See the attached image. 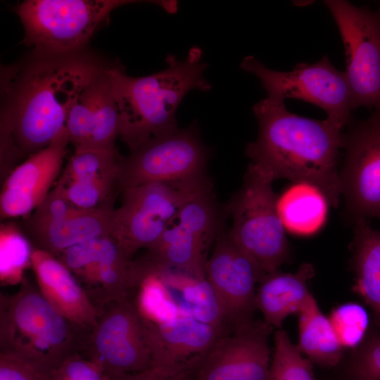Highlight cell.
<instances>
[{
    "instance_id": "7c38bea8",
    "label": "cell",
    "mask_w": 380,
    "mask_h": 380,
    "mask_svg": "<svg viewBox=\"0 0 380 380\" xmlns=\"http://www.w3.org/2000/svg\"><path fill=\"white\" fill-rule=\"evenodd\" d=\"M341 36L353 110L380 111V13L344 0H326Z\"/></svg>"
},
{
    "instance_id": "5b68a950",
    "label": "cell",
    "mask_w": 380,
    "mask_h": 380,
    "mask_svg": "<svg viewBox=\"0 0 380 380\" xmlns=\"http://www.w3.org/2000/svg\"><path fill=\"white\" fill-rule=\"evenodd\" d=\"M205 175L128 189L111 213L110 236L128 258L147 248L176 220L183 205L210 185Z\"/></svg>"
},
{
    "instance_id": "3957f363",
    "label": "cell",
    "mask_w": 380,
    "mask_h": 380,
    "mask_svg": "<svg viewBox=\"0 0 380 380\" xmlns=\"http://www.w3.org/2000/svg\"><path fill=\"white\" fill-rule=\"evenodd\" d=\"M201 58V49L194 46L183 60L169 54L167 68L147 76L132 77L120 67L107 68L120 116L119 137L130 151L178 127L176 111L188 92L211 89Z\"/></svg>"
},
{
    "instance_id": "f1b7e54d",
    "label": "cell",
    "mask_w": 380,
    "mask_h": 380,
    "mask_svg": "<svg viewBox=\"0 0 380 380\" xmlns=\"http://www.w3.org/2000/svg\"><path fill=\"white\" fill-rule=\"evenodd\" d=\"M274 343L269 380H317L312 362L302 356L284 329L276 331Z\"/></svg>"
},
{
    "instance_id": "83f0119b",
    "label": "cell",
    "mask_w": 380,
    "mask_h": 380,
    "mask_svg": "<svg viewBox=\"0 0 380 380\" xmlns=\"http://www.w3.org/2000/svg\"><path fill=\"white\" fill-rule=\"evenodd\" d=\"M136 288H138V293L134 303L145 322L160 323L181 315L159 275H146Z\"/></svg>"
},
{
    "instance_id": "d6a6232c",
    "label": "cell",
    "mask_w": 380,
    "mask_h": 380,
    "mask_svg": "<svg viewBox=\"0 0 380 380\" xmlns=\"http://www.w3.org/2000/svg\"><path fill=\"white\" fill-rule=\"evenodd\" d=\"M45 380H108V378L99 366L77 353L49 372Z\"/></svg>"
},
{
    "instance_id": "52a82bcc",
    "label": "cell",
    "mask_w": 380,
    "mask_h": 380,
    "mask_svg": "<svg viewBox=\"0 0 380 380\" xmlns=\"http://www.w3.org/2000/svg\"><path fill=\"white\" fill-rule=\"evenodd\" d=\"M127 0H27L15 8L25 30L23 42L35 53L80 51L99 25Z\"/></svg>"
},
{
    "instance_id": "603a6c76",
    "label": "cell",
    "mask_w": 380,
    "mask_h": 380,
    "mask_svg": "<svg viewBox=\"0 0 380 380\" xmlns=\"http://www.w3.org/2000/svg\"><path fill=\"white\" fill-rule=\"evenodd\" d=\"M160 276L181 314L217 328L224 333L232 329L224 317L215 292L206 277L177 271L154 273Z\"/></svg>"
},
{
    "instance_id": "ba28073f",
    "label": "cell",
    "mask_w": 380,
    "mask_h": 380,
    "mask_svg": "<svg viewBox=\"0 0 380 380\" xmlns=\"http://www.w3.org/2000/svg\"><path fill=\"white\" fill-rule=\"evenodd\" d=\"M80 353L99 366L108 378L153 367L148 329L129 296L110 300L96 308V323Z\"/></svg>"
},
{
    "instance_id": "f546056e",
    "label": "cell",
    "mask_w": 380,
    "mask_h": 380,
    "mask_svg": "<svg viewBox=\"0 0 380 380\" xmlns=\"http://www.w3.org/2000/svg\"><path fill=\"white\" fill-rule=\"evenodd\" d=\"M25 234L15 225L1 223L0 228V275L1 281L16 282L31 264L33 249Z\"/></svg>"
},
{
    "instance_id": "9a60e30c",
    "label": "cell",
    "mask_w": 380,
    "mask_h": 380,
    "mask_svg": "<svg viewBox=\"0 0 380 380\" xmlns=\"http://www.w3.org/2000/svg\"><path fill=\"white\" fill-rule=\"evenodd\" d=\"M343 139L341 195L355 221L380 219V111L353 126Z\"/></svg>"
},
{
    "instance_id": "2e32d148",
    "label": "cell",
    "mask_w": 380,
    "mask_h": 380,
    "mask_svg": "<svg viewBox=\"0 0 380 380\" xmlns=\"http://www.w3.org/2000/svg\"><path fill=\"white\" fill-rule=\"evenodd\" d=\"M205 273L232 329L253 320L257 309L255 285L264 275L229 233L217 236L212 255L205 262Z\"/></svg>"
},
{
    "instance_id": "6da1fadb",
    "label": "cell",
    "mask_w": 380,
    "mask_h": 380,
    "mask_svg": "<svg viewBox=\"0 0 380 380\" xmlns=\"http://www.w3.org/2000/svg\"><path fill=\"white\" fill-rule=\"evenodd\" d=\"M103 66L80 51L35 53L20 66L4 70L1 115V175L18 159L47 146L65 129L77 99Z\"/></svg>"
},
{
    "instance_id": "277c9868",
    "label": "cell",
    "mask_w": 380,
    "mask_h": 380,
    "mask_svg": "<svg viewBox=\"0 0 380 380\" xmlns=\"http://www.w3.org/2000/svg\"><path fill=\"white\" fill-rule=\"evenodd\" d=\"M1 305V354L23 360L46 376L82 350L90 330L65 317L28 284Z\"/></svg>"
},
{
    "instance_id": "ffe728a7",
    "label": "cell",
    "mask_w": 380,
    "mask_h": 380,
    "mask_svg": "<svg viewBox=\"0 0 380 380\" xmlns=\"http://www.w3.org/2000/svg\"><path fill=\"white\" fill-rule=\"evenodd\" d=\"M42 293L65 317L88 329L96 308L72 272L54 255L34 248L31 258Z\"/></svg>"
},
{
    "instance_id": "44dd1931",
    "label": "cell",
    "mask_w": 380,
    "mask_h": 380,
    "mask_svg": "<svg viewBox=\"0 0 380 380\" xmlns=\"http://www.w3.org/2000/svg\"><path fill=\"white\" fill-rule=\"evenodd\" d=\"M315 275L312 264H302L295 273L278 270L265 274L256 290V308L270 326L281 329L289 315L299 314L314 298L308 283Z\"/></svg>"
},
{
    "instance_id": "7a4b0ae2",
    "label": "cell",
    "mask_w": 380,
    "mask_h": 380,
    "mask_svg": "<svg viewBox=\"0 0 380 380\" xmlns=\"http://www.w3.org/2000/svg\"><path fill=\"white\" fill-rule=\"evenodd\" d=\"M258 134L246 154L261 175L273 182L289 179L318 189L329 205L341 196L337 166L343 148L341 129L329 121L289 112L284 102L266 97L253 107Z\"/></svg>"
},
{
    "instance_id": "9c48e42d",
    "label": "cell",
    "mask_w": 380,
    "mask_h": 380,
    "mask_svg": "<svg viewBox=\"0 0 380 380\" xmlns=\"http://www.w3.org/2000/svg\"><path fill=\"white\" fill-rule=\"evenodd\" d=\"M217 214L208 186L189 199L176 220L140 260L151 273L177 271L205 277L206 253L217 236Z\"/></svg>"
},
{
    "instance_id": "cb8c5ba5",
    "label": "cell",
    "mask_w": 380,
    "mask_h": 380,
    "mask_svg": "<svg viewBox=\"0 0 380 380\" xmlns=\"http://www.w3.org/2000/svg\"><path fill=\"white\" fill-rule=\"evenodd\" d=\"M298 343L296 348L321 367H335L341 361L344 348L333 326L313 298L298 314Z\"/></svg>"
},
{
    "instance_id": "4316f807",
    "label": "cell",
    "mask_w": 380,
    "mask_h": 380,
    "mask_svg": "<svg viewBox=\"0 0 380 380\" xmlns=\"http://www.w3.org/2000/svg\"><path fill=\"white\" fill-rule=\"evenodd\" d=\"M117 172L85 181L58 184L75 207L84 210L113 209L119 194L116 188Z\"/></svg>"
},
{
    "instance_id": "1f68e13d",
    "label": "cell",
    "mask_w": 380,
    "mask_h": 380,
    "mask_svg": "<svg viewBox=\"0 0 380 380\" xmlns=\"http://www.w3.org/2000/svg\"><path fill=\"white\" fill-rule=\"evenodd\" d=\"M348 376L349 380H380V331L370 330L355 350Z\"/></svg>"
},
{
    "instance_id": "e575fe53",
    "label": "cell",
    "mask_w": 380,
    "mask_h": 380,
    "mask_svg": "<svg viewBox=\"0 0 380 380\" xmlns=\"http://www.w3.org/2000/svg\"><path fill=\"white\" fill-rule=\"evenodd\" d=\"M186 369L156 367L135 374H122L108 380H184Z\"/></svg>"
},
{
    "instance_id": "d4e9b609",
    "label": "cell",
    "mask_w": 380,
    "mask_h": 380,
    "mask_svg": "<svg viewBox=\"0 0 380 380\" xmlns=\"http://www.w3.org/2000/svg\"><path fill=\"white\" fill-rule=\"evenodd\" d=\"M327 200L316 187L296 183L277 199V210L285 229L299 235L316 232L324 223Z\"/></svg>"
},
{
    "instance_id": "30bf717a",
    "label": "cell",
    "mask_w": 380,
    "mask_h": 380,
    "mask_svg": "<svg viewBox=\"0 0 380 380\" xmlns=\"http://www.w3.org/2000/svg\"><path fill=\"white\" fill-rule=\"evenodd\" d=\"M208 156L196 122L152 137L122 156L116 176L118 192L205 175Z\"/></svg>"
},
{
    "instance_id": "7402d4cb",
    "label": "cell",
    "mask_w": 380,
    "mask_h": 380,
    "mask_svg": "<svg viewBox=\"0 0 380 380\" xmlns=\"http://www.w3.org/2000/svg\"><path fill=\"white\" fill-rule=\"evenodd\" d=\"M351 246L353 291L369 308L374 322L380 329V231L372 229L367 219L355 220Z\"/></svg>"
},
{
    "instance_id": "8fae6325",
    "label": "cell",
    "mask_w": 380,
    "mask_h": 380,
    "mask_svg": "<svg viewBox=\"0 0 380 380\" xmlns=\"http://www.w3.org/2000/svg\"><path fill=\"white\" fill-rule=\"evenodd\" d=\"M240 66L260 80L267 97L311 103L324 110L327 119L341 129L350 121L353 107L349 84L345 72L336 69L327 55L312 64L298 63L289 72L271 70L253 56L243 58Z\"/></svg>"
},
{
    "instance_id": "836d02e7",
    "label": "cell",
    "mask_w": 380,
    "mask_h": 380,
    "mask_svg": "<svg viewBox=\"0 0 380 380\" xmlns=\"http://www.w3.org/2000/svg\"><path fill=\"white\" fill-rule=\"evenodd\" d=\"M45 376L30 363L1 354L0 380H44Z\"/></svg>"
},
{
    "instance_id": "5bb4252c",
    "label": "cell",
    "mask_w": 380,
    "mask_h": 380,
    "mask_svg": "<svg viewBox=\"0 0 380 380\" xmlns=\"http://www.w3.org/2000/svg\"><path fill=\"white\" fill-rule=\"evenodd\" d=\"M113 209L77 208L56 186L38 207L24 218L23 233L36 246L35 248L56 257L76 244L110 236Z\"/></svg>"
},
{
    "instance_id": "ac0fdd59",
    "label": "cell",
    "mask_w": 380,
    "mask_h": 380,
    "mask_svg": "<svg viewBox=\"0 0 380 380\" xmlns=\"http://www.w3.org/2000/svg\"><path fill=\"white\" fill-rule=\"evenodd\" d=\"M120 125L110 79L103 67L71 108L65 127L70 143L75 148L115 147Z\"/></svg>"
},
{
    "instance_id": "d6986e66",
    "label": "cell",
    "mask_w": 380,
    "mask_h": 380,
    "mask_svg": "<svg viewBox=\"0 0 380 380\" xmlns=\"http://www.w3.org/2000/svg\"><path fill=\"white\" fill-rule=\"evenodd\" d=\"M144 322L153 353V367L185 368L226 334L182 314L163 322Z\"/></svg>"
},
{
    "instance_id": "484cf974",
    "label": "cell",
    "mask_w": 380,
    "mask_h": 380,
    "mask_svg": "<svg viewBox=\"0 0 380 380\" xmlns=\"http://www.w3.org/2000/svg\"><path fill=\"white\" fill-rule=\"evenodd\" d=\"M121 158L116 146L75 148L74 153L56 182L66 184L117 172Z\"/></svg>"
},
{
    "instance_id": "e0dca14e",
    "label": "cell",
    "mask_w": 380,
    "mask_h": 380,
    "mask_svg": "<svg viewBox=\"0 0 380 380\" xmlns=\"http://www.w3.org/2000/svg\"><path fill=\"white\" fill-rule=\"evenodd\" d=\"M70 139L66 129L45 148L15 167L4 180L0 215L4 220L30 215L60 177Z\"/></svg>"
},
{
    "instance_id": "4fadbf2b",
    "label": "cell",
    "mask_w": 380,
    "mask_h": 380,
    "mask_svg": "<svg viewBox=\"0 0 380 380\" xmlns=\"http://www.w3.org/2000/svg\"><path fill=\"white\" fill-rule=\"evenodd\" d=\"M272 330L260 320L235 327L188 364L184 380H269Z\"/></svg>"
},
{
    "instance_id": "8992f818",
    "label": "cell",
    "mask_w": 380,
    "mask_h": 380,
    "mask_svg": "<svg viewBox=\"0 0 380 380\" xmlns=\"http://www.w3.org/2000/svg\"><path fill=\"white\" fill-rule=\"evenodd\" d=\"M272 182L248 165L240 190L229 205V234L255 262L265 276L291 258L285 227L277 210Z\"/></svg>"
},
{
    "instance_id": "4dcf8cb0",
    "label": "cell",
    "mask_w": 380,
    "mask_h": 380,
    "mask_svg": "<svg viewBox=\"0 0 380 380\" xmlns=\"http://www.w3.org/2000/svg\"><path fill=\"white\" fill-rule=\"evenodd\" d=\"M329 319L343 348H357L369 325L367 310L356 303H346L332 310Z\"/></svg>"
}]
</instances>
